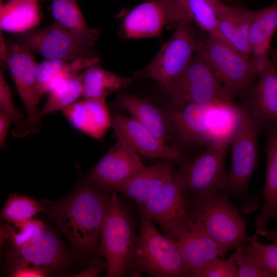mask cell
Here are the masks:
<instances>
[{
    "label": "cell",
    "mask_w": 277,
    "mask_h": 277,
    "mask_svg": "<svg viewBox=\"0 0 277 277\" xmlns=\"http://www.w3.org/2000/svg\"><path fill=\"white\" fill-rule=\"evenodd\" d=\"M167 115L175 147L209 145L217 137L232 131L238 116L233 104H169Z\"/></svg>",
    "instance_id": "2"
},
{
    "label": "cell",
    "mask_w": 277,
    "mask_h": 277,
    "mask_svg": "<svg viewBox=\"0 0 277 277\" xmlns=\"http://www.w3.org/2000/svg\"><path fill=\"white\" fill-rule=\"evenodd\" d=\"M254 255L270 277H277V242L265 244L259 242L256 236L248 241Z\"/></svg>",
    "instance_id": "35"
},
{
    "label": "cell",
    "mask_w": 277,
    "mask_h": 277,
    "mask_svg": "<svg viewBox=\"0 0 277 277\" xmlns=\"http://www.w3.org/2000/svg\"><path fill=\"white\" fill-rule=\"evenodd\" d=\"M185 191L180 171H174L156 195L138 204L141 214L157 223L166 236L174 240L191 221Z\"/></svg>",
    "instance_id": "12"
},
{
    "label": "cell",
    "mask_w": 277,
    "mask_h": 277,
    "mask_svg": "<svg viewBox=\"0 0 277 277\" xmlns=\"http://www.w3.org/2000/svg\"><path fill=\"white\" fill-rule=\"evenodd\" d=\"M145 167L138 154L117 140L88 172L86 181L91 185L109 190Z\"/></svg>",
    "instance_id": "16"
},
{
    "label": "cell",
    "mask_w": 277,
    "mask_h": 277,
    "mask_svg": "<svg viewBox=\"0 0 277 277\" xmlns=\"http://www.w3.org/2000/svg\"><path fill=\"white\" fill-rule=\"evenodd\" d=\"M166 90L172 105L233 104V97L217 80L199 52Z\"/></svg>",
    "instance_id": "10"
},
{
    "label": "cell",
    "mask_w": 277,
    "mask_h": 277,
    "mask_svg": "<svg viewBox=\"0 0 277 277\" xmlns=\"http://www.w3.org/2000/svg\"><path fill=\"white\" fill-rule=\"evenodd\" d=\"M107 268V263L99 260H93L87 267L86 270L82 272L81 276H96L103 270Z\"/></svg>",
    "instance_id": "39"
},
{
    "label": "cell",
    "mask_w": 277,
    "mask_h": 277,
    "mask_svg": "<svg viewBox=\"0 0 277 277\" xmlns=\"http://www.w3.org/2000/svg\"><path fill=\"white\" fill-rule=\"evenodd\" d=\"M0 112L8 115L14 124L12 134L15 137H22L36 130L28 117H25L14 105L11 90L2 71L0 72Z\"/></svg>",
    "instance_id": "29"
},
{
    "label": "cell",
    "mask_w": 277,
    "mask_h": 277,
    "mask_svg": "<svg viewBox=\"0 0 277 277\" xmlns=\"http://www.w3.org/2000/svg\"><path fill=\"white\" fill-rule=\"evenodd\" d=\"M191 22L189 18L180 22L171 38L146 67L134 73L135 77L152 79L166 90L201 46L202 41L195 35Z\"/></svg>",
    "instance_id": "9"
},
{
    "label": "cell",
    "mask_w": 277,
    "mask_h": 277,
    "mask_svg": "<svg viewBox=\"0 0 277 277\" xmlns=\"http://www.w3.org/2000/svg\"><path fill=\"white\" fill-rule=\"evenodd\" d=\"M45 229L44 223L39 220L30 219L14 224L8 232L14 248H18L29 242L38 232Z\"/></svg>",
    "instance_id": "36"
},
{
    "label": "cell",
    "mask_w": 277,
    "mask_h": 277,
    "mask_svg": "<svg viewBox=\"0 0 277 277\" xmlns=\"http://www.w3.org/2000/svg\"><path fill=\"white\" fill-rule=\"evenodd\" d=\"M188 17L194 21L209 35L222 42L218 29L216 12L207 0H181Z\"/></svg>",
    "instance_id": "31"
},
{
    "label": "cell",
    "mask_w": 277,
    "mask_h": 277,
    "mask_svg": "<svg viewBox=\"0 0 277 277\" xmlns=\"http://www.w3.org/2000/svg\"><path fill=\"white\" fill-rule=\"evenodd\" d=\"M215 9L217 16L224 11L228 5L223 3L220 0H207Z\"/></svg>",
    "instance_id": "41"
},
{
    "label": "cell",
    "mask_w": 277,
    "mask_h": 277,
    "mask_svg": "<svg viewBox=\"0 0 277 277\" xmlns=\"http://www.w3.org/2000/svg\"><path fill=\"white\" fill-rule=\"evenodd\" d=\"M65 257L64 248L59 239L51 231L44 229L27 243L15 249L12 264L31 265L47 274L60 266Z\"/></svg>",
    "instance_id": "18"
},
{
    "label": "cell",
    "mask_w": 277,
    "mask_h": 277,
    "mask_svg": "<svg viewBox=\"0 0 277 277\" xmlns=\"http://www.w3.org/2000/svg\"><path fill=\"white\" fill-rule=\"evenodd\" d=\"M117 102L132 118L159 139L166 143L172 141L169 123L164 110L160 109L146 100L128 93L120 94Z\"/></svg>",
    "instance_id": "22"
},
{
    "label": "cell",
    "mask_w": 277,
    "mask_h": 277,
    "mask_svg": "<svg viewBox=\"0 0 277 277\" xmlns=\"http://www.w3.org/2000/svg\"><path fill=\"white\" fill-rule=\"evenodd\" d=\"M230 258L236 265L238 277H270L254 255L249 242L236 247Z\"/></svg>",
    "instance_id": "32"
},
{
    "label": "cell",
    "mask_w": 277,
    "mask_h": 277,
    "mask_svg": "<svg viewBox=\"0 0 277 277\" xmlns=\"http://www.w3.org/2000/svg\"><path fill=\"white\" fill-rule=\"evenodd\" d=\"M264 125L266 134L265 182L277 187V122H267Z\"/></svg>",
    "instance_id": "33"
},
{
    "label": "cell",
    "mask_w": 277,
    "mask_h": 277,
    "mask_svg": "<svg viewBox=\"0 0 277 277\" xmlns=\"http://www.w3.org/2000/svg\"><path fill=\"white\" fill-rule=\"evenodd\" d=\"M197 277H238L235 263L230 258H217L210 262Z\"/></svg>",
    "instance_id": "37"
},
{
    "label": "cell",
    "mask_w": 277,
    "mask_h": 277,
    "mask_svg": "<svg viewBox=\"0 0 277 277\" xmlns=\"http://www.w3.org/2000/svg\"><path fill=\"white\" fill-rule=\"evenodd\" d=\"M186 18L181 0H149L128 12L123 21L122 32L127 38L156 37L166 25L176 26Z\"/></svg>",
    "instance_id": "14"
},
{
    "label": "cell",
    "mask_w": 277,
    "mask_h": 277,
    "mask_svg": "<svg viewBox=\"0 0 277 277\" xmlns=\"http://www.w3.org/2000/svg\"><path fill=\"white\" fill-rule=\"evenodd\" d=\"M97 57L75 60H47L36 64L35 72L40 92L43 96L58 84L79 74L84 69L97 65Z\"/></svg>",
    "instance_id": "23"
},
{
    "label": "cell",
    "mask_w": 277,
    "mask_h": 277,
    "mask_svg": "<svg viewBox=\"0 0 277 277\" xmlns=\"http://www.w3.org/2000/svg\"><path fill=\"white\" fill-rule=\"evenodd\" d=\"M108 192L86 182L50 212L59 229L81 254H91L98 249Z\"/></svg>",
    "instance_id": "1"
},
{
    "label": "cell",
    "mask_w": 277,
    "mask_h": 277,
    "mask_svg": "<svg viewBox=\"0 0 277 277\" xmlns=\"http://www.w3.org/2000/svg\"><path fill=\"white\" fill-rule=\"evenodd\" d=\"M232 11L237 32L238 50L249 58L250 54L249 32L255 10H250L240 6H232Z\"/></svg>",
    "instance_id": "34"
},
{
    "label": "cell",
    "mask_w": 277,
    "mask_h": 277,
    "mask_svg": "<svg viewBox=\"0 0 277 277\" xmlns=\"http://www.w3.org/2000/svg\"><path fill=\"white\" fill-rule=\"evenodd\" d=\"M97 40L67 30L54 23L44 28L21 33L13 42L46 60L92 58Z\"/></svg>",
    "instance_id": "11"
},
{
    "label": "cell",
    "mask_w": 277,
    "mask_h": 277,
    "mask_svg": "<svg viewBox=\"0 0 277 277\" xmlns=\"http://www.w3.org/2000/svg\"><path fill=\"white\" fill-rule=\"evenodd\" d=\"M23 1H36V2H40L41 1H43V0H23Z\"/></svg>",
    "instance_id": "44"
},
{
    "label": "cell",
    "mask_w": 277,
    "mask_h": 277,
    "mask_svg": "<svg viewBox=\"0 0 277 277\" xmlns=\"http://www.w3.org/2000/svg\"><path fill=\"white\" fill-rule=\"evenodd\" d=\"M174 172L166 162L146 166L109 190L121 192L139 204L156 195L172 176Z\"/></svg>",
    "instance_id": "21"
},
{
    "label": "cell",
    "mask_w": 277,
    "mask_h": 277,
    "mask_svg": "<svg viewBox=\"0 0 277 277\" xmlns=\"http://www.w3.org/2000/svg\"><path fill=\"white\" fill-rule=\"evenodd\" d=\"M130 272L154 277H191L175 240L162 235L142 214Z\"/></svg>",
    "instance_id": "5"
},
{
    "label": "cell",
    "mask_w": 277,
    "mask_h": 277,
    "mask_svg": "<svg viewBox=\"0 0 277 277\" xmlns=\"http://www.w3.org/2000/svg\"><path fill=\"white\" fill-rule=\"evenodd\" d=\"M258 80L244 106L261 124L277 122V67L271 59L258 72Z\"/></svg>",
    "instance_id": "19"
},
{
    "label": "cell",
    "mask_w": 277,
    "mask_h": 277,
    "mask_svg": "<svg viewBox=\"0 0 277 277\" xmlns=\"http://www.w3.org/2000/svg\"><path fill=\"white\" fill-rule=\"evenodd\" d=\"M46 274L39 269L27 264L13 265L11 275L15 277H42Z\"/></svg>",
    "instance_id": "38"
},
{
    "label": "cell",
    "mask_w": 277,
    "mask_h": 277,
    "mask_svg": "<svg viewBox=\"0 0 277 277\" xmlns=\"http://www.w3.org/2000/svg\"><path fill=\"white\" fill-rule=\"evenodd\" d=\"M82 74L83 94L85 98L106 97L112 92L130 86L133 79L97 67H90Z\"/></svg>",
    "instance_id": "25"
},
{
    "label": "cell",
    "mask_w": 277,
    "mask_h": 277,
    "mask_svg": "<svg viewBox=\"0 0 277 277\" xmlns=\"http://www.w3.org/2000/svg\"><path fill=\"white\" fill-rule=\"evenodd\" d=\"M277 29V0L271 5L255 10L249 32L250 50L253 47L271 42Z\"/></svg>",
    "instance_id": "28"
},
{
    "label": "cell",
    "mask_w": 277,
    "mask_h": 277,
    "mask_svg": "<svg viewBox=\"0 0 277 277\" xmlns=\"http://www.w3.org/2000/svg\"><path fill=\"white\" fill-rule=\"evenodd\" d=\"M264 126L244 106L239 107L231 141V166L224 192L241 203V210L248 214L258 206V197L248 191L250 177L258 161V138Z\"/></svg>",
    "instance_id": "3"
},
{
    "label": "cell",
    "mask_w": 277,
    "mask_h": 277,
    "mask_svg": "<svg viewBox=\"0 0 277 277\" xmlns=\"http://www.w3.org/2000/svg\"><path fill=\"white\" fill-rule=\"evenodd\" d=\"M1 60L9 68L28 117L36 130L40 121L36 119L37 105L42 96L39 90L31 52L12 41L6 42L1 35Z\"/></svg>",
    "instance_id": "13"
},
{
    "label": "cell",
    "mask_w": 277,
    "mask_h": 277,
    "mask_svg": "<svg viewBox=\"0 0 277 277\" xmlns=\"http://www.w3.org/2000/svg\"><path fill=\"white\" fill-rule=\"evenodd\" d=\"M51 10L56 24L97 40L100 30L88 27L76 0H51Z\"/></svg>",
    "instance_id": "26"
},
{
    "label": "cell",
    "mask_w": 277,
    "mask_h": 277,
    "mask_svg": "<svg viewBox=\"0 0 277 277\" xmlns=\"http://www.w3.org/2000/svg\"><path fill=\"white\" fill-rule=\"evenodd\" d=\"M47 100L38 111L36 119L62 110L77 101L83 94L82 74L70 77L55 86L48 92Z\"/></svg>",
    "instance_id": "27"
},
{
    "label": "cell",
    "mask_w": 277,
    "mask_h": 277,
    "mask_svg": "<svg viewBox=\"0 0 277 277\" xmlns=\"http://www.w3.org/2000/svg\"><path fill=\"white\" fill-rule=\"evenodd\" d=\"M212 72L233 96L245 98L253 86L258 71L250 60L240 51L209 35L198 51Z\"/></svg>",
    "instance_id": "8"
},
{
    "label": "cell",
    "mask_w": 277,
    "mask_h": 277,
    "mask_svg": "<svg viewBox=\"0 0 277 277\" xmlns=\"http://www.w3.org/2000/svg\"><path fill=\"white\" fill-rule=\"evenodd\" d=\"M114 135L137 154L158 159H167L181 165L187 158L178 149L164 143L147 128L132 117L119 112L111 114Z\"/></svg>",
    "instance_id": "15"
},
{
    "label": "cell",
    "mask_w": 277,
    "mask_h": 277,
    "mask_svg": "<svg viewBox=\"0 0 277 277\" xmlns=\"http://www.w3.org/2000/svg\"><path fill=\"white\" fill-rule=\"evenodd\" d=\"M43 210L44 207L40 202L14 193L9 194L1 216L9 223L18 224L31 219Z\"/></svg>",
    "instance_id": "30"
},
{
    "label": "cell",
    "mask_w": 277,
    "mask_h": 277,
    "mask_svg": "<svg viewBox=\"0 0 277 277\" xmlns=\"http://www.w3.org/2000/svg\"><path fill=\"white\" fill-rule=\"evenodd\" d=\"M62 111L76 129L97 140L103 139L111 126V114L105 97L85 98L67 106Z\"/></svg>",
    "instance_id": "20"
},
{
    "label": "cell",
    "mask_w": 277,
    "mask_h": 277,
    "mask_svg": "<svg viewBox=\"0 0 277 277\" xmlns=\"http://www.w3.org/2000/svg\"><path fill=\"white\" fill-rule=\"evenodd\" d=\"M11 118L6 114L0 112V146L3 148L6 145V139L10 124Z\"/></svg>",
    "instance_id": "40"
},
{
    "label": "cell",
    "mask_w": 277,
    "mask_h": 277,
    "mask_svg": "<svg viewBox=\"0 0 277 277\" xmlns=\"http://www.w3.org/2000/svg\"><path fill=\"white\" fill-rule=\"evenodd\" d=\"M182 257L191 272L198 274L213 260L224 253L202 225L191 219L188 226L175 240Z\"/></svg>",
    "instance_id": "17"
},
{
    "label": "cell",
    "mask_w": 277,
    "mask_h": 277,
    "mask_svg": "<svg viewBox=\"0 0 277 277\" xmlns=\"http://www.w3.org/2000/svg\"><path fill=\"white\" fill-rule=\"evenodd\" d=\"M270 54L271 57V60L277 67V51H276L273 48H271L270 51Z\"/></svg>",
    "instance_id": "43"
},
{
    "label": "cell",
    "mask_w": 277,
    "mask_h": 277,
    "mask_svg": "<svg viewBox=\"0 0 277 277\" xmlns=\"http://www.w3.org/2000/svg\"><path fill=\"white\" fill-rule=\"evenodd\" d=\"M233 130L219 136L200 155L188 157L179 165L185 190L195 198L225 189L227 173L225 171V162Z\"/></svg>",
    "instance_id": "7"
},
{
    "label": "cell",
    "mask_w": 277,
    "mask_h": 277,
    "mask_svg": "<svg viewBox=\"0 0 277 277\" xmlns=\"http://www.w3.org/2000/svg\"><path fill=\"white\" fill-rule=\"evenodd\" d=\"M111 191L97 249L106 258L107 275L121 277L129 271L137 236L129 210L115 191Z\"/></svg>",
    "instance_id": "4"
},
{
    "label": "cell",
    "mask_w": 277,
    "mask_h": 277,
    "mask_svg": "<svg viewBox=\"0 0 277 277\" xmlns=\"http://www.w3.org/2000/svg\"><path fill=\"white\" fill-rule=\"evenodd\" d=\"M265 237L273 242H277V227L273 230H268Z\"/></svg>",
    "instance_id": "42"
},
{
    "label": "cell",
    "mask_w": 277,
    "mask_h": 277,
    "mask_svg": "<svg viewBox=\"0 0 277 277\" xmlns=\"http://www.w3.org/2000/svg\"><path fill=\"white\" fill-rule=\"evenodd\" d=\"M41 19L38 2L23 0L1 2L0 28L10 32H25L37 26Z\"/></svg>",
    "instance_id": "24"
},
{
    "label": "cell",
    "mask_w": 277,
    "mask_h": 277,
    "mask_svg": "<svg viewBox=\"0 0 277 277\" xmlns=\"http://www.w3.org/2000/svg\"><path fill=\"white\" fill-rule=\"evenodd\" d=\"M229 195L220 191L195 198L189 211L192 220L199 222L225 254L228 251L248 242L250 236L246 222L231 203Z\"/></svg>",
    "instance_id": "6"
}]
</instances>
